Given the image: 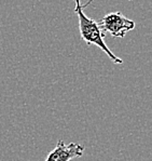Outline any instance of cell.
Instances as JSON below:
<instances>
[{
	"mask_svg": "<svg viewBox=\"0 0 152 161\" xmlns=\"http://www.w3.org/2000/svg\"><path fill=\"white\" fill-rule=\"evenodd\" d=\"M93 2V0H89L85 4L81 3L80 0H75V12L78 15V21H79V29H80V35L81 39L84 42H86L87 46L94 44V46L98 47L102 51H104L105 53L109 56V58L113 62L114 64H122V61L120 58H118L117 55H114L111 52L109 48L107 47L106 42L104 40L105 34L100 31L98 23L96 21H94L93 19H90L89 16L85 15L84 13V8H86L87 6H90Z\"/></svg>",
	"mask_w": 152,
	"mask_h": 161,
	"instance_id": "cell-1",
	"label": "cell"
},
{
	"mask_svg": "<svg viewBox=\"0 0 152 161\" xmlns=\"http://www.w3.org/2000/svg\"><path fill=\"white\" fill-rule=\"evenodd\" d=\"M98 26L102 33H108L118 38H123L128 31L135 28L136 23L133 19L124 16L121 12H112L100 19Z\"/></svg>",
	"mask_w": 152,
	"mask_h": 161,
	"instance_id": "cell-2",
	"label": "cell"
},
{
	"mask_svg": "<svg viewBox=\"0 0 152 161\" xmlns=\"http://www.w3.org/2000/svg\"><path fill=\"white\" fill-rule=\"evenodd\" d=\"M84 150V146L78 143L65 144L63 140H60L54 149L48 153L45 161H71L83 156Z\"/></svg>",
	"mask_w": 152,
	"mask_h": 161,
	"instance_id": "cell-3",
	"label": "cell"
}]
</instances>
